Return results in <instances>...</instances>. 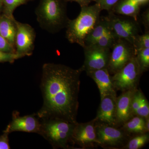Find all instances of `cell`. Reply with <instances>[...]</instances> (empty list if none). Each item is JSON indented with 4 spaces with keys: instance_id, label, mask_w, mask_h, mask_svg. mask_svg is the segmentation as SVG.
<instances>
[{
    "instance_id": "cell-13",
    "label": "cell",
    "mask_w": 149,
    "mask_h": 149,
    "mask_svg": "<svg viewBox=\"0 0 149 149\" xmlns=\"http://www.w3.org/2000/svg\"><path fill=\"white\" fill-rule=\"evenodd\" d=\"M116 97L107 96L101 100L95 119L96 122L118 127L116 118Z\"/></svg>"
},
{
    "instance_id": "cell-22",
    "label": "cell",
    "mask_w": 149,
    "mask_h": 149,
    "mask_svg": "<svg viewBox=\"0 0 149 149\" xmlns=\"http://www.w3.org/2000/svg\"><path fill=\"white\" fill-rule=\"evenodd\" d=\"M118 39V38L112 31H111L100 37L92 45H95L100 47L111 49L114 45Z\"/></svg>"
},
{
    "instance_id": "cell-8",
    "label": "cell",
    "mask_w": 149,
    "mask_h": 149,
    "mask_svg": "<svg viewBox=\"0 0 149 149\" xmlns=\"http://www.w3.org/2000/svg\"><path fill=\"white\" fill-rule=\"evenodd\" d=\"M83 48L85 60L80 68L83 71L87 72L107 68L110 56V49L100 47L95 45L85 46Z\"/></svg>"
},
{
    "instance_id": "cell-12",
    "label": "cell",
    "mask_w": 149,
    "mask_h": 149,
    "mask_svg": "<svg viewBox=\"0 0 149 149\" xmlns=\"http://www.w3.org/2000/svg\"><path fill=\"white\" fill-rule=\"evenodd\" d=\"M41 123L36 114L19 116V112L14 111L12 119L3 132L10 134L16 131L40 134Z\"/></svg>"
},
{
    "instance_id": "cell-16",
    "label": "cell",
    "mask_w": 149,
    "mask_h": 149,
    "mask_svg": "<svg viewBox=\"0 0 149 149\" xmlns=\"http://www.w3.org/2000/svg\"><path fill=\"white\" fill-rule=\"evenodd\" d=\"M131 110L133 116L147 118L149 117V104L141 90L136 88L133 92L131 101Z\"/></svg>"
},
{
    "instance_id": "cell-23",
    "label": "cell",
    "mask_w": 149,
    "mask_h": 149,
    "mask_svg": "<svg viewBox=\"0 0 149 149\" xmlns=\"http://www.w3.org/2000/svg\"><path fill=\"white\" fill-rule=\"evenodd\" d=\"M135 54L142 72L148 71L149 68V48L135 51Z\"/></svg>"
},
{
    "instance_id": "cell-29",
    "label": "cell",
    "mask_w": 149,
    "mask_h": 149,
    "mask_svg": "<svg viewBox=\"0 0 149 149\" xmlns=\"http://www.w3.org/2000/svg\"><path fill=\"white\" fill-rule=\"evenodd\" d=\"M9 134L4 133L0 136V149H10L9 143L8 135Z\"/></svg>"
},
{
    "instance_id": "cell-6",
    "label": "cell",
    "mask_w": 149,
    "mask_h": 149,
    "mask_svg": "<svg viewBox=\"0 0 149 149\" xmlns=\"http://www.w3.org/2000/svg\"><path fill=\"white\" fill-rule=\"evenodd\" d=\"M95 129L99 146L104 148L121 149L132 137L122 128L95 121Z\"/></svg>"
},
{
    "instance_id": "cell-15",
    "label": "cell",
    "mask_w": 149,
    "mask_h": 149,
    "mask_svg": "<svg viewBox=\"0 0 149 149\" xmlns=\"http://www.w3.org/2000/svg\"><path fill=\"white\" fill-rule=\"evenodd\" d=\"M134 90L123 92L116 97V118L118 127L134 116L131 110V101Z\"/></svg>"
},
{
    "instance_id": "cell-32",
    "label": "cell",
    "mask_w": 149,
    "mask_h": 149,
    "mask_svg": "<svg viewBox=\"0 0 149 149\" xmlns=\"http://www.w3.org/2000/svg\"><path fill=\"white\" fill-rule=\"evenodd\" d=\"M146 127L147 131L148 132L149 131V117L146 118Z\"/></svg>"
},
{
    "instance_id": "cell-1",
    "label": "cell",
    "mask_w": 149,
    "mask_h": 149,
    "mask_svg": "<svg viewBox=\"0 0 149 149\" xmlns=\"http://www.w3.org/2000/svg\"><path fill=\"white\" fill-rule=\"evenodd\" d=\"M81 68L65 65H43L41 88L43 104L36 115L40 119L58 118L76 124Z\"/></svg>"
},
{
    "instance_id": "cell-4",
    "label": "cell",
    "mask_w": 149,
    "mask_h": 149,
    "mask_svg": "<svg viewBox=\"0 0 149 149\" xmlns=\"http://www.w3.org/2000/svg\"><path fill=\"white\" fill-rule=\"evenodd\" d=\"M43 136L54 149H68L75 124L58 118L40 119Z\"/></svg>"
},
{
    "instance_id": "cell-5",
    "label": "cell",
    "mask_w": 149,
    "mask_h": 149,
    "mask_svg": "<svg viewBox=\"0 0 149 149\" xmlns=\"http://www.w3.org/2000/svg\"><path fill=\"white\" fill-rule=\"evenodd\" d=\"M142 73L136 55L134 56L122 69L111 77L115 90L122 93L135 90Z\"/></svg>"
},
{
    "instance_id": "cell-9",
    "label": "cell",
    "mask_w": 149,
    "mask_h": 149,
    "mask_svg": "<svg viewBox=\"0 0 149 149\" xmlns=\"http://www.w3.org/2000/svg\"><path fill=\"white\" fill-rule=\"evenodd\" d=\"M15 53L19 58L32 54L34 49L36 34L29 24L16 21Z\"/></svg>"
},
{
    "instance_id": "cell-26",
    "label": "cell",
    "mask_w": 149,
    "mask_h": 149,
    "mask_svg": "<svg viewBox=\"0 0 149 149\" xmlns=\"http://www.w3.org/2000/svg\"><path fill=\"white\" fill-rule=\"evenodd\" d=\"M120 0H93L98 4L102 10H105L111 11L113 8Z\"/></svg>"
},
{
    "instance_id": "cell-17",
    "label": "cell",
    "mask_w": 149,
    "mask_h": 149,
    "mask_svg": "<svg viewBox=\"0 0 149 149\" xmlns=\"http://www.w3.org/2000/svg\"><path fill=\"white\" fill-rule=\"evenodd\" d=\"M16 21L5 15L0 17V35L15 49L16 33Z\"/></svg>"
},
{
    "instance_id": "cell-7",
    "label": "cell",
    "mask_w": 149,
    "mask_h": 149,
    "mask_svg": "<svg viewBox=\"0 0 149 149\" xmlns=\"http://www.w3.org/2000/svg\"><path fill=\"white\" fill-rule=\"evenodd\" d=\"M111 49L107 69L110 74H114L122 69L136 54L133 45L121 39H118Z\"/></svg>"
},
{
    "instance_id": "cell-3",
    "label": "cell",
    "mask_w": 149,
    "mask_h": 149,
    "mask_svg": "<svg viewBox=\"0 0 149 149\" xmlns=\"http://www.w3.org/2000/svg\"><path fill=\"white\" fill-rule=\"evenodd\" d=\"M36 15L41 27L52 33L66 27L69 20L61 0H42Z\"/></svg>"
},
{
    "instance_id": "cell-19",
    "label": "cell",
    "mask_w": 149,
    "mask_h": 149,
    "mask_svg": "<svg viewBox=\"0 0 149 149\" xmlns=\"http://www.w3.org/2000/svg\"><path fill=\"white\" fill-rule=\"evenodd\" d=\"M141 6L137 0H120L112 10L119 14L131 17L137 21Z\"/></svg>"
},
{
    "instance_id": "cell-18",
    "label": "cell",
    "mask_w": 149,
    "mask_h": 149,
    "mask_svg": "<svg viewBox=\"0 0 149 149\" xmlns=\"http://www.w3.org/2000/svg\"><path fill=\"white\" fill-rule=\"evenodd\" d=\"M111 31L112 30L108 17H100L95 27L86 37L85 46L93 45L100 37Z\"/></svg>"
},
{
    "instance_id": "cell-30",
    "label": "cell",
    "mask_w": 149,
    "mask_h": 149,
    "mask_svg": "<svg viewBox=\"0 0 149 149\" xmlns=\"http://www.w3.org/2000/svg\"><path fill=\"white\" fill-rule=\"evenodd\" d=\"M65 1L77 2L80 5L81 8L89 6L90 3L93 1V0H65Z\"/></svg>"
},
{
    "instance_id": "cell-28",
    "label": "cell",
    "mask_w": 149,
    "mask_h": 149,
    "mask_svg": "<svg viewBox=\"0 0 149 149\" xmlns=\"http://www.w3.org/2000/svg\"><path fill=\"white\" fill-rule=\"evenodd\" d=\"M0 51L6 52L15 53V49L13 46L0 35Z\"/></svg>"
},
{
    "instance_id": "cell-25",
    "label": "cell",
    "mask_w": 149,
    "mask_h": 149,
    "mask_svg": "<svg viewBox=\"0 0 149 149\" xmlns=\"http://www.w3.org/2000/svg\"><path fill=\"white\" fill-rule=\"evenodd\" d=\"M135 50L149 48V33L146 32L143 35H138L133 45Z\"/></svg>"
},
{
    "instance_id": "cell-10",
    "label": "cell",
    "mask_w": 149,
    "mask_h": 149,
    "mask_svg": "<svg viewBox=\"0 0 149 149\" xmlns=\"http://www.w3.org/2000/svg\"><path fill=\"white\" fill-rule=\"evenodd\" d=\"M71 143L83 149L99 146L96 134L95 118L89 122H77L75 124L72 132Z\"/></svg>"
},
{
    "instance_id": "cell-11",
    "label": "cell",
    "mask_w": 149,
    "mask_h": 149,
    "mask_svg": "<svg viewBox=\"0 0 149 149\" xmlns=\"http://www.w3.org/2000/svg\"><path fill=\"white\" fill-rule=\"evenodd\" d=\"M110 13L108 18L112 32L118 39L125 40L133 46L139 35L136 21L121 18Z\"/></svg>"
},
{
    "instance_id": "cell-14",
    "label": "cell",
    "mask_w": 149,
    "mask_h": 149,
    "mask_svg": "<svg viewBox=\"0 0 149 149\" xmlns=\"http://www.w3.org/2000/svg\"><path fill=\"white\" fill-rule=\"evenodd\" d=\"M87 75L95 82L100 91L101 100L107 96L117 97L111 76L107 68L86 72Z\"/></svg>"
},
{
    "instance_id": "cell-24",
    "label": "cell",
    "mask_w": 149,
    "mask_h": 149,
    "mask_svg": "<svg viewBox=\"0 0 149 149\" xmlns=\"http://www.w3.org/2000/svg\"><path fill=\"white\" fill-rule=\"evenodd\" d=\"M26 1V0H3L4 4V15L10 18H14L13 16L14 11L19 6L24 3Z\"/></svg>"
},
{
    "instance_id": "cell-20",
    "label": "cell",
    "mask_w": 149,
    "mask_h": 149,
    "mask_svg": "<svg viewBox=\"0 0 149 149\" xmlns=\"http://www.w3.org/2000/svg\"><path fill=\"white\" fill-rule=\"evenodd\" d=\"M120 127L130 135L148 133L146 127V118L136 116L131 118Z\"/></svg>"
},
{
    "instance_id": "cell-21",
    "label": "cell",
    "mask_w": 149,
    "mask_h": 149,
    "mask_svg": "<svg viewBox=\"0 0 149 149\" xmlns=\"http://www.w3.org/2000/svg\"><path fill=\"white\" fill-rule=\"evenodd\" d=\"M149 141V133L138 134L131 137L121 149H141L148 143Z\"/></svg>"
},
{
    "instance_id": "cell-2",
    "label": "cell",
    "mask_w": 149,
    "mask_h": 149,
    "mask_svg": "<svg viewBox=\"0 0 149 149\" xmlns=\"http://www.w3.org/2000/svg\"><path fill=\"white\" fill-rule=\"evenodd\" d=\"M102 10L97 3L81 7L78 16L72 20L69 19L66 25V37L70 42L84 48L86 37L97 22Z\"/></svg>"
},
{
    "instance_id": "cell-33",
    "label": "cell",
    "mask_w": 149,
    "mask_h": 149,
    "mask_svg": "<svg viewBox=\"0 0 149 149\" xmlns=\"http://www.w3.org/2000/svg\"><path fill=\"white\" fill-rule=\"evenodd\" d=\"M3 0H0V10L2 6Z\"/></svg>"
},
{
    "instance_id": "cell-27",
    "label": "cell",
    "mask_w": 149,
    "mask_h": 149,
    "mask_svg": "<svg viewBox=\"0 0 149 149\" xmlns=\"http://www.w3.org/2000/svg\"><path fill=\"white\" fill-rule=\"evenodd\" d=\"M19 58L15 53L6 52L0 51V63H13L15 61Z\"/></svg>"
},
{
    "instance_id": "cell-31",
    "label": "cell",
    "mask_w": 149,
    "mask_h": 149,
    "mask_svg": "<svg viewBox=\"0 0 149 149\" xmlns=\"http://www.w3.org/2000/svg\"><path fill=\"white\" fill-rule=\"evenodd\" d=\"M137 1L139 2L141 5H142L147 3L148 2L149 0H137Z\"/></svg>"
}]
</instances>
